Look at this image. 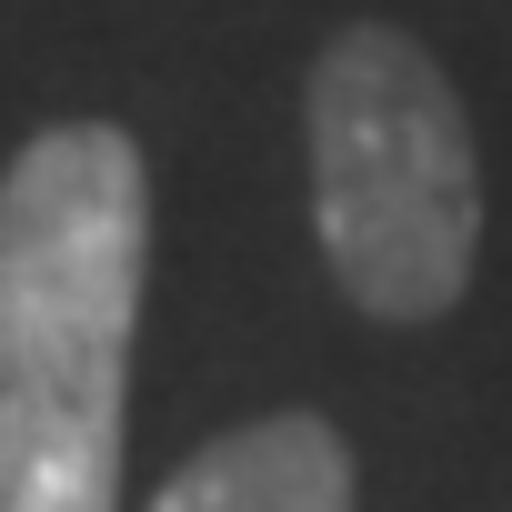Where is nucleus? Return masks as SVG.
Segmentation results:
<instances>
[{
	"instance_id": "7ed1b4c3",
	"label": "nucleus",
	"mask_w": 512,
	"mask_h": 512,
	"mask_svg": "<svg viewBox=\"0 0 512 512\" xmlns=\"http://www.w3.org/2000/svg\"><path fill=\"white\" fill-rule=\"evenodd\" d=\"M151 512H362V472L322 412H262L241 432H211L151 492Z\"/></svg>"
},
{
	"instance_id": "f03ea898",
	"label": "nucleus",
	"mask_w": 512,
	"mask_h": 512,
	"mask_svg": "<svg viewBox=\"0 0 512 512\" xmlns=\"http://www.w3.org/2000/svg\"><path fill=\"white\" fill-rule=\"evenodd\" d=\"M302 141L342 302L372 322H442L482 262V151L452 71L412 31L352 21L302 81Z\"/></svg>"
},
{
	"instance_id": "f257e3e1",
	"label": "nucleus",
	"mask_w": 512,
	"mask_h": 512,
	"mask_svg": "<svg viewBox=\"0 0 512 512\" xmlns=\"http://www.w3.org/2000/svg\"><path fill=\"white\" fill-rule=\"evenodd\" d=\"M151 161L121 121H51L0 171V512H121Z\"/></svg>"
}]
</instances>
